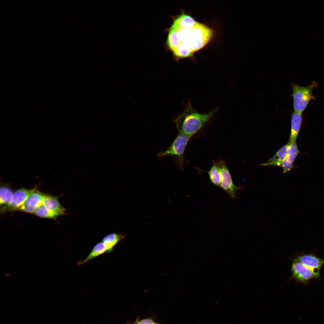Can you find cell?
Here are the masks:
<instances>
[{"label": "cell", "mask_w": 324, "mask_h": 324, "mask_svg": "<svg viewBox=\"0 0 324 324\" xmlns=\"http://www.w3.org/2000/svg\"><path fill=\"white\" fill-rule=\"evenodd\" d=\"M218 108L204 114L198 112L190 102L175 120L178 133L193 136L202 129L217 112Z\"/></svg>", "instance_id": "1"}, {"label": "cell", "mask_w": 324, "mask_h": 324, "mask_svg": "<svg viewBox=\"0 0 324 324\" xmlns=\"http://www.w3.org/2000/svg\"><path fill=\"white\" fill-rule=\"evenodd\" d=\"M213 32L212 29L202 23L196 22L194 26L188 30L185 40L193 52L204 47L211 38Z\"/></svg>", "instance_id": "2"}, {"label": "cell", "mask_w": 324, "mask_h": 324, "mask_svg": "<svg viewBox=\"0 0 324 324\" xmlns=\"http://www.w3.org/2000/svg\"><path fill=\"white\" fill-rule=\"evenodd\" d=\"M192 136L178 133L170 146L166 150L159 152L158 156H172L181 170H182L185 162L184 153L186 146Z\"/></svg>", "instance_id": "3"}, {"label": "cell", "mask_w": 324, "mask_h": 324, "mask_svg": "<svg viewBox=\"0 0 324 324\" xmlns=\"http://www.w3.org/2000/svg\"><path fill=\"white\" fill-rule=\"evenodd\" d=\"M317 85V82L314 81L306 86H301L297 84L292 85L294 111L302 113L310 100L315 99L312 91Z\"/></svg>", "instance_id": "4"}, {"label": "cell", "mask_w": 324, "mask_h": 324, "mask_svg": "<svg viewBox=\"0 0 324 324\" xmlns=\"http://www.w3.org/2000/svg\"><path fill=\"white\" fill-rule=\"evenodd\" d=\"M37 190L35 187L32 189L21 188L13 193L9 202L1 206L0 211L2 213L19 210L24 204L28 196Z\"/></svg>", "instance_id": "5"}, {"label": "cell", "mask_w": 324, "mask_h": 324, "mask_svg": "<svg viewBox=\"0 0 324 324\" xmlns=\"http://www.w3.org/2000/svg\"><path fill=\"white\" fill-rule=\"evenodd\" d=\"M220 176V187L226 192L232 198L236 196V193L241 187L236 186L233 183L232 177L225 162L220 160L217 161Z\"/></svg>", "instance_id": "6"}, {"label": "cell", "mask_w": 324, "mask_h": 324, "mask_svg": "<svg viewBox=\"0 0 324 324\" xmlns=\"http://www.w3.org/2000/svg\"><path fill=\"white\" fill-rule=\"evenodd\" d=\"M292 277L297 282L307 284L311 279L316 278L310 269L295 259L291 268Z\"/></svg>", "instance_id": "7"}, {"label": "cell", "mask_w": 324, "mask_h": 324, "mask_svg": "<svg viewBox=\"0 0 324 324\" xmlns=\"http://www.w3.org/2000/svg\"><path fill=\"white\" fill-rule=\"evenodd\" d=\"M45 195L37 190L28 196L19 210L30 213H34L37 208L43 204Z\"/></svg>", "instance_id": "8"}, {"label": "cell", "mask_w": 324, "mask_h": 324, "mask_svg": "<svg viewBox=\"0 0 324 324\" xmlns=\"http://www.w3.org/2000/svg\"><path fill=\"white\" fill-rule=\"evenodd\" d=\"M295 259L312 271L316 278L320 277V270L324 263L323 259L310 254L300 255Z\"/></svg>", "instance_id": "9"}, {"label": "cell", "mask_w": 324, "mask_h": 324, "mask_svg": "<svg viewBox=\"0 0 324 324\" xmlns=\"http://www.w3.org/2000/svg\"><path fill=\"white\" fill-rule=\"evenodd\" d=\"M42 205L46 209L58 212L61 215L66 213V209L60 204L56 197L46 195Z\"/></svg>", "instance_id": "10"}, {"label": "cell", "mask_w": 324, "mask_h": 324, "mask_svg": "<svg viewBox=\"0 0 324 324\" xmlns=\"http://www.w3.org/2000/svg\"><path fill=\"white\" fill-rule=\"evenodd\" d=\"M302 113L294 111L291 117V133L288 143L296 142L302 124Z\"/></svg>", "instance_id": "11"}, {"label": "cell", "mask_w": 324, "mask_h": 324, "mask_svg": "<svg viewBox=\"0 0 324 324\" xmlns=\"http://www.w3.org/2000/svg\"><path fill=\"white\" fill-rule=\"evenodd\" d=\"M196 22L190 16L182 14L173 21L171 27L180 28L190 30L196 24Z\"/></svg>", "instance_id": "12"}, {"label": "cell", "mask_w": 324, "mask_h": 324, "mask_svg": "<svg viewBox=\"0 0 324 324\" xmlns=\"http://www.w3.org/2000/svg\"><path fill=\"white\" fill-rule=\"evenodd\" d=\"M124 238V236L123 234L113 233L105 236L102 242L106 245L108 250L107 253H110L112 251L115 246Z\"/></svg>", "instance_id": "13"}, {"label": "cell", "mask_w": 324, "mask_h": 324, "mask_svg": "<svg viewBox=\"0 0 324 324\" xmlns=\"http://www.w3.org/2000/svg\"><path fill=\"white\" fill-rule=\"evenodd\" d=\"M107 252L108 250L106 245L102 242H99L94 246L87 257L84 260L78 262L77 264L80 265L84 264L105 253H107Z\"/></svg>", "instance_id": "14"}, {"label": "cell", "mask_w": 324, "mask_h": 324, "mask_svg": "<svg viewBox=\"0 0 324 324\" xmlns=\"http://www.w3.org/2000/svg\"><path fill=\"white\" fill-rule=\"evenodd\" d=\"M287 144L280 148L277 153L270 158L266 163L262 165H272L280 166L281 162L286 157Z\"/></svg>", "instance_id": "15"}, {"label": "cell", "mask_w": 324, "mask_h": 324, "mask_svg": "<svg viewBox=\"0 0 324 324\" xmlns=\"http://www.w3.org/2000/svg\"><path fill=\"white\" fill-rule=\"evenodd\" d=\"M172 51L173 55L177 59L192 57L193 53L189 46L184 42H181Z\"/></svg>", "instance_id": "16"}, {"label": "cell", "mask_w": 324, "mask_h": 324, "mask_svg": "<svg viewBox=\"0 0 324 324\" xmlns=\"http://www.w3.org/2000/svg\"><path fill=\"white\" fill-rule=\"evenodd\" d=\"M212 165L209 170L206 172L211 182L214 185L220 187L221 178L217 162L213 160Z\"/></svg>", "instance_id": "17"}, {"label": "cell", "mask_w": 324, "mask_h": 324, "mask_svg": "<svg viewBox=\"0 0 324 324\" xmlns=\"http://www.w3.org/2000/svg\"><path fill=\"white\" fill-rule=\"evenodd\" d=\"M11 189L7 184H2L0 189V204L1 206L7 204L13 194Z\"/></svg>", "instance_id": "18"}, {"label": "cell", "mask_w": 324, "mask_h": 324, "mask_svg": "<svg viewBox=\"0 0 324 324\" xmlns=\"http://www.w3.org/2000/svg\"><path fill=\"white\" fill-rule=\"evenodd\" d=\"M34 213L38 217L50 219H56L58 216L61 215L58 212L46 209L43 205L37 208Z\"/></svg>", "instance_id": "19"}, {"label": "cell", "mask_w": 324, "mask_h": 324, "mask_svg": "<svg viewBox=\"0 0 324 324\" xmlns=\"http://www.w3.org/2000/svg\"><path fill=\"white\" fill-rule=\"evenodd\" d=\"M286 158L293 163L295 159L299 152L296 142L288 143Z\"/></svg>", "instance_id": "20"}, {"label": "cell", "mask_w": 324, "mask_h": 324, "mask_svg": "<svg viewBox=\"0 0 324 324\" xmlns=\"http://www.w3.org/2000/svg\"><path fill=\"white\" fill-rule=\"evenodd\" d=\"M280 166L282 167L283 173H284L293 168V163L288 160L286 158L281 162Z\"/></svg>", "instance_id": "21"}, {"label": "cell", "mask_w": 324, "mask_h": 324, "mask_svg": "<svg viewBox=\"0 0 324 324\" xmlns=\"http://www.w3.org/2000/svg\"><path fill=\"white\" fill-rule=\"evenodd\" d=\"M136 324H158L154 322L150 319L143 320Z\"/></svg>", "instance_id": "22"}, {"label": "cell", "mask_w": 324, "mask_h": 324, "mask_svg": "<svg viewBox=\"0 0 324 324\" xmlns=\"http://www.w3.org/2000/svg\"></svg>", "instance_id": "23"}]
</instances>
